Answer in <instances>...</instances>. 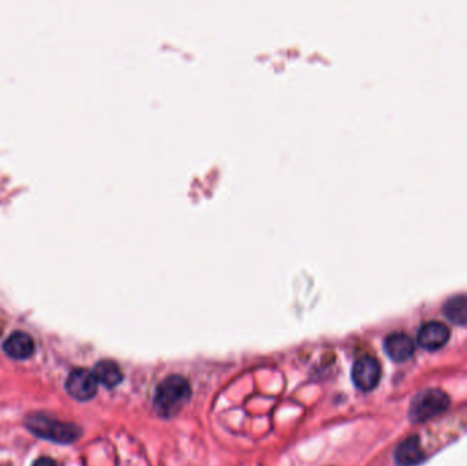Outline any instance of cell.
Returning a JSON list of instances; mask_svg holds the SVG:
<instances>
[{
	"label": "cell",
	"instance_id": "4",
	"mask_svg": "<svg viewBox=\"0 0 467 466\" xmlns=\"http://www.w3.org/2000/svg\"><path fill=\"white\" fill-rule=\"evenodd\" d=\"M97 380L93 372L80 368L74 369L66 380V391L77 401H89L97 393Z\"/></svg>",
	"mask_w": 467,
	"mask_h": 466
},
{
	"label": "cell",
	"instance_id": "9",
	"mask_svg": "<svg viewBox=\"0 0 467 466\" xmlns=\"http://www.w3.org/2000/svg\"><path fill=\"white\" fill-rule=\"evenodd\" d=\"M425 458V452L421 448L419 439L417 436H410L399 443L395 449V461L400 466H414Z\"/></svg>",
	"mask_w": 467,
	"mask_h": 466
},
{
	"label": "cell",
	"instance_id": "7",
	"mask_svg": "<svg viewBox=\"0 0 467 466\" xmlns=\"http://www.w3.org/2000/svg\"><path fill=\"white\" fill-rule=\"evenodd\" d=\"M384 350L387 356L395 363H404L414 354V341L407 334L394 332L385 338Z\"/></svg>",
	"mask_w": 467,
	"mask_h": 466
},
{
	"label": "cell",
	"instance_id": "11",
	"mask_svg": "<svg viewBox=\"0 0 467 466\" xmlns=\"http://www.w3.org/2000/svg\"><path fill=\"white\" fill-rule=\"evenodd\" d=\"M444 314L453 324H467V295H453L444 304Z\"/></svg>",
	"mask_w": 467,
	"mask_h": 466
},
{
	"label": "cell",
	"instance_id": "6",
	"mask_svg": "<svg viewBox=\"0 0 467 466\" xmlns=\"http://www.w3.org/2000/svg\"><path fill=\"white\" fill-rule=\"evenodd\" d=\"M450 339V329L440 322H428L419 328L417 335V342L422 349L439 350L446 345Z\"/></svg>",
	"mask_w": 467,
	"mask_h": 466
},
{
	"label": "cell",
	"instance_id": "2",
	"mask_svg": "<svg viewBox=\"0 0 467 466\" xmlns=\"http://www.w3.org/2000/svg\"><path fill=\"white\" fill-rule=\"evenodd\" d=\"M26 427L32 433H35L36 436L62 445L75 442L81 435V430L77 425L70 423H60L45 415H31L26 420Z\"/></svg>",
	"mask_w": 467,
	"mask_h": 466
},
{
	"label": "cell",
	"instance_id": "8",
	"mask_svg": "<svg viewBox=\"0 0 467 466\" xmlns=\"http://www.w3.org/2000/svg\"><path fill=\"white\" fill-rule=\"evenodd\" d=\"M4 353L14 360H26L35 351L33 339L25 332H14L3 345Z\"/></svg>",
	"mask_w": 467,
	"mask_h": 466
},
{
	"label": "cell",
	"instance_id": "1",
	"mask_svg": "<svg viewBox=\"0 0 467 466\" xmlns=\"http://www.w3.org/2000/svg\"><path fill=\"white\" fill-rule=\"evenodd\" d=\"M190 397L189 381L182 376L173 375L163 380L156 388V411L161 417H173L183 409Z\"/></svg>",
	"mask_w": 467,
	"mask_h": 466
},
{
	"label": "cell",
	"instance_id": "3",
	"mask_svg": "<svg viewBox=\"0 0 467 466\" xmlns=\"http://www.w3.org/2000/svg\"><path fill=\"white\" fill-rule=\"evenodd\" d=\"M450 406V397L439 390L429 388L419 393L412 401L409 408V418L413 423H425L444 413Z\"/></svg>",
	"mask_w": 467,
	"mask_h": 466
},
{
	"label": "cell",
	"instance_id": "10",
	"mask_svg": "<svg viewBox=\"0 0 467 466\" xmlns=\"http://www.w3.org/2000/svg\"><path fill=\"white\" fill-rule=\"evenodd\" d=\"M93 375L97 380V383L103 384L107 388L117 387L123 379L121 368L118 366V364L109 361V360H103V361L96 364V366L93 369Z\"/></svg>",
	"mask_w": 467,
	"mask_h": 466
},
{
	"label": "cell",
	"instance_id": "12",
	"mask_svg": "<svg viewBox=\"0 0 467 466\" xmlns=\"http://www.w3.org/2000/svg\"><path fill=\"white\" fill-rule=\"evenodd\" d=\"M32 466H58L56 462L52 460V458H48V457H41L38 460H36Z\"/></svg>",
	"mask_w": 467,
	"mask_h": 466
},
{
	"label": "cell",
	"instance_id": "5",
	"mask_svg": "<svg viewBox=\"0 0 467 466\" xmlns=\"http://www.w3.org/2000/svg\"><path fill=\"white\" fill-rule=\"evenodd\" d=\"M351 376H353V381L357 386V388H360L363 391H370L380 381V364L376 359L365 356L354 364Z\"/></svg>",
	"mask_w": 467,
	"mask_h": 466
}]
</instances>
